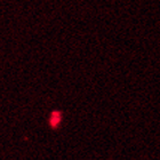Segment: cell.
<instances>
[{
	"label": "cell",
	"instance_id": "obj_1",
	"mask_svg": "<svg viewBox=\"0 0 160 160\" xmlns=\"http://www.w3.org/2000/svg\"><path fill=\"white\" fill-rule=\"evenodd\" d=\"M60 113H57V112H55V113H53V116H52V119H50V125L53 127H56L57 125H58V122H60Z\"/></svg>",
	"mask_w": 160,
	"mask_h": 160
}]
</instances>
